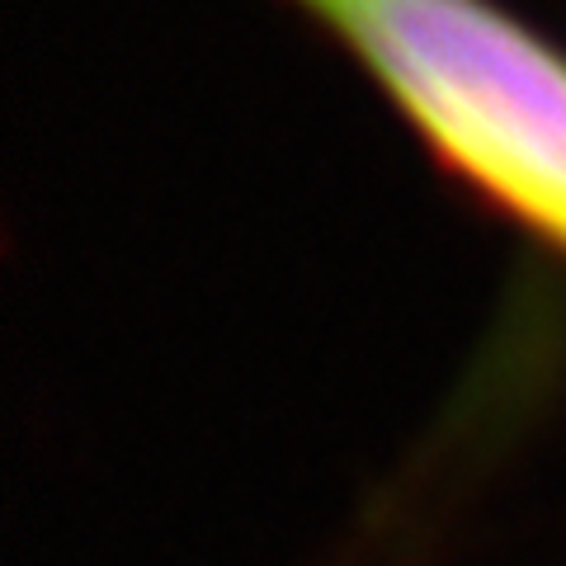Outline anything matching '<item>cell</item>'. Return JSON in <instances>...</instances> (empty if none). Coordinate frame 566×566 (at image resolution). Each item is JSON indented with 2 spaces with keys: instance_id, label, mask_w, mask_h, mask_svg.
I'll use <instances>...</instances> for the list:
<instances>
[{
  "instance_id": "1",
  "label": "cell",
  "mask_w": 566,
  "mask_h": 566,
  "mask_svg": "<svg viewBox=\"0 0 566 566\" xmlns=\"http://www.w3.org/2000/svg\"><path fill=\"white\" fill-rule=\"evenodd\" d=\"M444 161L566 251V57L486 0H307Z\"/></svg>"
}]
</instances>
